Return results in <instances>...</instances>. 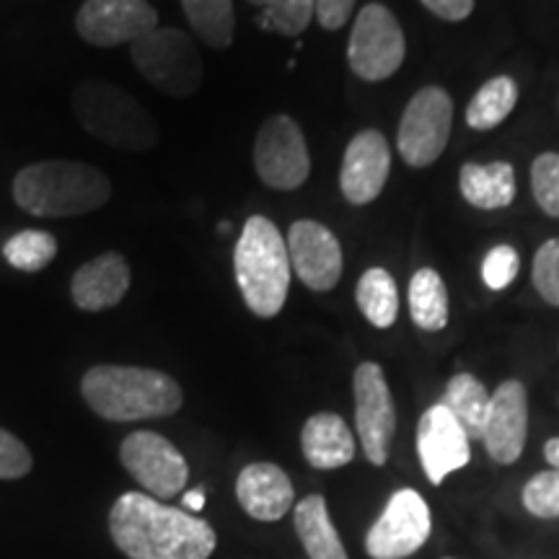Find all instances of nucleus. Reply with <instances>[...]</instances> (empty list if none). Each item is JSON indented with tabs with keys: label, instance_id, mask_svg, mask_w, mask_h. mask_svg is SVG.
I'll return each instance as SVG.
<instances>
[{
	"label": "nucleus",
	"instance_id": "nucleus-1",
	"mask_svg": "<svg viewBox=\"0 0 559 559\" xmlns=\"http://www.w3.org/2000/svg\"><path fill=\"white\" fill-rule=\"evenodd\" d=\"M109 534L130 559H210L218 536L207 521L143 492H124L109 510Z\"/></svg>",
	"mask_w": 559,
	"mask_h": 559
},
{
	"label": "nucleus",
	"instance_id": "nucleus-2",
	"mask_svg": "<svg viewBox=\"0 0 559 559\" xmlns=\"http://www.w3.org/2000/svg\"><path fill=\"white\" fill-rule=\"evenodd\" d=\"M81 394L91 412L109 423L169 417L185 402L169 373L135 366H94L83 376Z\"/></svg>",
	"mask_w": 559,
	"mask_h": 559
},
{
	"label": "nucleus",
	"instance_id": "nucleus-3",
	"mask_svg": "<svg viewBox=\"0 0 559 559\" xmlns=\"http://www.w3.org/2000/svg\"><path fill=\"white\" fill-rule=\"evenodd\" d=\"M111 185L99 169L75 160H39L13 179V200L37 218H75L99 210Z\"/></svg>",
	"mask_w": 559,
	"mask_h": 559
},
{
	"label": "nucleus",
	"instance_id": "nucleus-4",
	"mask_svg": "<svg viewBox=\"0 0 559 559\" xmlns=\"http://www.w3.org/2000/svg\"><path fill=\"white\" fill-rule=\"evenodd\" d=\"M236 283L251 313L272 319L283 311L290 290L288 243L275 223L251 215L234 251Z\"/></svg>",
	"mask_w": 559,
	"mask_h": 559
},
{
	"label": "nucleus",
	"instance_id": "nucleus-5",
	"mask_svg": "<svg viewBox=\"0 0 559 559\" xmlns=\"http://www.w3.org/2000/svg\"><path fill=\"white\" fill-rule=\"evenodd\" d=\"M73 111L88 135L117 151L143 153L158 143V124L148 109L109 81H83L75 86Z\"/></svg>",
	"mask_w": 559,
	"mask_h": 559
},
{
	"label": "nucleus",
	"instance_id": "nucleus-6",
	"mask_svg": "<svg viewBox=\"0 0 559 559\" xmlns=\"http://www.w3.org/2000/svg\"><path fill=\"white\" fill-rule=\"evenodd\" d=\"M138 73L174 99H190L202 86V58L198 41L181 29H153L130 45Z\"/></svg>",
	"mask_w": 559,
	"mask_h": 559
},
{
	"label": "nucleus",
	"instance_id": "nucleus-7",
	"mask_svg": "<svg viewBox=\"0 0 559 559\" xmlns=\"http://www.w3.org/2000/svg\"><path fill=\"white\" fill-rule=\"evenodd\" d=\"M407 39L386 5L368 3L353 24L347 41V62L362 81H386L402 68Z\"/></svg>",
	"mask_w": 559,
	"mask_h": 559
},
{
	"label": "nucleus",
	"instance_id": "nucleus-8",
	"mask_svg": "<svg viewBox=\"0 0 559 559\" xmlns=\"http://www.w3.org/2000/svg\"><path fill=\"white\" fill-rule=\"evenodd\" d=\"M453 128V102L449 91L440 86H425L412 96L404 107L396 148L404 164L425 169L443 156Z\"/></svg>",
	"mask_w": 559,
	"mask_h": 559
},
{
	"label": "nucleus",
	"instance_id": "nucleus-9",
	"mask_svg": "<svg viewBox=\"0 0 559 559\" xmlns=\"http://www.w3.org/2000/svg\"><path fill=\"white\" fill-rule=\"evenodd\" d=\"M254 169L270 190L293 192L311 174V156L304 130L288 115H272L257 132Z\"/></svg>",
	"mask_w": 559,
	"mask_h": 559
},
{
	"label": "nucleus",
	"instance_id": "nucleus-10",
	"mask_svg": "<svg viewBox=\"0 0 559 559\" xmlns=\"http://www.w3.org/2000/svg\"><path fill=\"white\" fill-rule=\"evenodd\" d=\"M120 461L130 477L160 502L185 492L190 479V464L181 451L153 430L130 432L120 445Z\"/></svg>",
	"mask_w": 559,
	"mask_h": 559
},
{
	"label": "nucleus",
	"instance_id": "nucleus-11",
	"mask_svg": "<svg viewBox=\"0 0 559 559\" xmlns=\"http://www.w3.org/2000/svg\"><path fill=\"white\" fill-rule=\"evenodd\" d=\"M353 394L355 428H358L362 453L373 466H383L389 461L391 438L396 430V409L379 362H360L353 376Z\"/></svg>",
	"mask_w": 559,
	"mask_h": 559
},
{
	"label": "nucleus",
	"instance_id": "nucleus-12",
	"mask_svg": "<svg viewBox=\"0 0 559 559\" xmlns=\"http://www.w3.org/2000/svg\"><path fill=\"white\" fill-rule=\"evenodd\" d=\"M430 508L417 489L394 492L366 536V551L373 559H404L430 539Z\"/></svg>",
	"mask_w": 559,
	"mask_h": 559
},
{
	"label": "nucleus",
	"instance_id": "nucleus-13",
	"mask_svg": "<svg viewBox=\"0 0 559 559\" xmlns=\"http://www.w3.org/2000/svg\"><path fill=\"white\" fill-rule=\"evenodd\" d=\"M158 29V11L148 0H86L75 13V32L94 47L132 45Z\"/></svg>",
	"mask_w": 559,
	"mask_h": 559
},
{
	"label": "nucleus",
	"instance_id": "nucleus-14",
	"mask_svg": "<svg viewBox=\"0 0 559 559\" xmlns=\"http://www.w3.org/2000/svg\"><path fill=\"white\" fill-rule=\"evenodd\" d=\"M417 453L430 485H440L449 474L472 461V440L443 404L425 409L417 425Z\"/></svg>",
	"mask_w": 559,
	"mask_h": 559
},
{
	"label": "nucleus",
	"instance_id": "nucleus-15",
	"mask_svg": "<svg viewBox=\"0 0 559 559\" xmlns=\"http://www.w3.org/2000/svg\"><path fill=\"white\" fill-rule=\"evenodd\" d=\"M290 267L306 288L326 293L337 288L342 277V247L337 236L319 221H296L288 230Z\"/></svg>",
	"mask_w": 559,
	"mask_h": 559
},
{
	"label": "nucleus",
	"instance_id": "nucleus-16",
	"mask_svg": "<svg viewBox=\"0 0 559 559\" xmlns=\"http://www.w3.org/2000/svg\"><path fill=\"white\" fill-rule=\"evenodd\" d=\"M528 438V394L521 381H502L489 400L481 443L498 464H515Z\"/></svg>",
	"mask_w": 559,
	"mask_h": 559
},
{
	"label": "nucleus",
	"instance_id": "nucleus-17",
	"mask_svg": "<svg viewBox=\"0 0 559 559\" xmlns=\"http://www.w3.org/2000/svg\"><path fill=\"white\" fill-rule=\"evenodd\" d=\"M391 171L389 140L379 130H362L347 143L340 169V190L353 205H368L386 187Z\"/></svg>",
	"mask_w": 559,
	"mask_h": 559
},
{
	"label": "nucleus",
	"instance_id": "nucleus-18",
	"mask_svg": "<svg viewBox=\"0 0 559 559\" xmlns=\"http://www.w3.org/2000/svg\"><path fill=\"white\" fill-rule=\"evenodd\" d=\"M236 498L251 519L272 523L288 515L296 502V492H293L290 477L277 464L257 461L241 469L236 479Z\"/></svg>",
	"mask_w": 559,
	"mask_h": 559
},
{
	"label": "nucleus",
	"instance_id": "nucleus-19",
	"mask_svg": "<svg viewBox=\"0 0 559 559\" xmlns=\"http://www.w3.org/2000/svg\"><path fill=\"white\" fill-rule=\"evenodd\" d=\"M130 290V267L122 254L107 251L75 270L70 280V296L81 311H107L122 304Z\"/></svg>",
	"mask_w": 559,
	"mask_h": 559
},
{
	"label": "nucleus",
	"instance_id": "nucleus-20",
	"mask_svg": "<svg viewBox=\"0 0 559 559\" xmlns=\"http://www.w3.org/2000/svg\"><path fill=\"white\" fill-rule=\"evenodd\" d=\"M300 449L313 469H342L355 459V438L340 415L319 412L306 419L304 430H300Z\"/></svg>",
	"mask_w": 559,
	"mask_h": 559
},
{
	"label": "nucleus",
	"instance_id": "nucleus-21",
	"mask_svg": "<svg viewBox=\"0 0 559 559\" xmlns=\"http://www.w3.org/2000/svg\"><path fill=\"white\" fill-rule=\"evenodd\" d=\"M459 190L472 207L502 210L515 200V171L508 160L464 164L459 174Z\"/></svg>",
	"mask_w": 559,
	"mask_h": 559
},
{
	"label": "nucleus",
	"instance_id": "nucleus-22",
	"mask_svg": "<svg viewBox=\"0 0 559 559\" xmlns=\"http://www.w3.org/2000/svg\"><path fill=\"white\" fill-rule=\"evenodd\" d=\"M293 523H296L298 539L309 559H349L345 544H342L330 519L324 495H309V498L300 500L293 508Z\"/></svg>",
	"mask_w": 559,
	"mask_h": 559
},
{
	"label": "nucleus",
	"instance_id": "nucleus-23",
	"mask_svg": "<svg viewBox=\"0 0 559 559\" xmlns=\"http://www.w3.org/2000/svg\"><path fill=\"white\" fill-rule=\"evenodd\" d=\"M489 400H492V394H489L485 383H481L477 376L456 373L449 381V386H445L440 404L456 417V423L464 428L469 440H481L489 412Z\"/></svg>",
	"mask_w": 559,
	"mask_h": 559
},
{
	"label": "nucleus",
	"instance_id": "nucleus-24",
	"mask_svg": "<svg viewBox=\"0 0 559 559\" xmlns=\"http://www.w3.org/2000/svg\"><path fill=\"white\" fill-rule=\"evenodd\" d=\"M409 317L425 332H440L449 324V288L432 267L417 270L409 280Z\"/></svg>",
	"mask_w": 559,
	"mask_h": 559
},
{
	"label": "nucleus",
	"instance_id": "nucleus-25",
	"mask_svg": "<svg viewBox=\"0 0 559 559\" xmlns=\"http://www.w3.org/2000/svg\"><path fill=\"white\" fill-rule=\"evenodd\" d=\"M358 309L376 330H389L400 317V290L389 270L370 267L362 272L355 290Z\"/></svg>",
	"mask_w": 559,
	"mask_h": 559
},
{
	"label": "nucleus",
	"instance_id": "nucleus-26",
	"mask_svg": "<svg viewBox=\"0 0 559 559\" xmlns=\"http://www.w3.org/2000/svg\"><path fill=\"white\" fill-rule=\"evenodd\" d=\"M519 104V83L510 75H495L472 96L466 107V124L472 130H495L510 117Z\"/></svg>",
	"mask_w": 559,
	"mask_h": 559
},
{
	"label": "nucleus",
	"instance_id": "nucleus-27",
	"mask_svg": "<svg viewBox=\"0 0 559 559\" xmlns=\"http://www.w3.org/2000/svg\"><path fill=\"white\" fill-rule=\"evenodd\" d=\"M192 32L213 50H226L234 41V0H181Z\"/></svg>",
	"mask_w": 559,
	"mask_h": 559
},
{
	"label": "nucleus",
	"instance_id": "nucleus-28",
	"mask_svg": "<svg viewBox=\"0 0 559 559\" xmlns=\"http://www.w3.org/2000/svg\"><path fill=\"white\" fill-rule=\"evenodd\" d=\"M5 262L21 272H41L58 257V239L47 230L26 228L11 236L3 247Z\"/></svg>",
	"mask_w": 559,
	"mask_h": 559
},
{
	"label": "nucleus",
	"instance_id": "nucleus-29",
	"mask_svg": "<svg viewBox=\"0 0 559 559\" xmlns=\"http://www.w3.org/2000/svg\"><path fill=\"white\" fill-rule=\"evenodd\" d=\"M313 16H317V0H272L260 24L283 37H298L309 29Z\"/></svg>",
	"mask_w": 559,
	"mask_h": 559
},
{
	"label": "nucleus",
	"instance_id": "nucleus-30",
	"mask_svg": "<svg viewBox=\"0 0 559 559\" xmlns=\"http://www.w3.org/2000/svg\"><path fill=\"white\" fill-rule=\"evenodd\" d=\"M531 192L549 218H559V153H542L534 158Z\"/></svg>",
	"mask_w": 559,
	"mask_h": 559
},
{
	"label": "nucleus",
	"instance_id": "nucleus-31",
	"mask_svg": "<svg viewBox=\"0 0 559 559\" xmlns=\"http://www.w3.org/2000/svg\"><path fill=\"white\" fill-rule=\"evenodd\" d=\"M523 508L536 519H559V469L539 472L526 481Z\"/></svg>",
	"mask_w": 559,
	"mask_h": 559
},
{
	"label": "nucleus",
	"instance_id": "nucleus-32",
	"mask_svg": "<svg viewBox=\"0 0 559 559\" xmlns=\"http://www.w3.org/2000/svg\"><path fill=\"white\" fill-rule=\"evenodd\" d=\"M531 280L539 296L559 309V239L544 241L534 257Z\"/></svg>",
	"mask_w": 559,
	"mask_h": 559
},
{
	"label": "nucleus",
	"instance_id": "nucleus-33",
	"mask_svg": "<svg viewBox=\"0 0 559 559\" xmlns=\"http://www.w3.org/2000/svg\"><path fill=\"white\" fill-rule=\"evenodd\" d=\"M521 270V257L510 243H498L481 262V280L489 290H506Z\"/></svg>",
	"mask_w": 559,
	"mask_h": 559
},
{
	"label": "nucleus",
	"instance_id": "nucleus-34",
	"mask_svg": "<svg viewBox=\"0 0 559 559\" xmlns=\"http://www.w3.org/2000/svg\"><path fill=\"white\" fill-rule=\"evenodd\" d=\"M34 459L13 432L0 428V479H21L32 472Z\"/></svg>",
	"mask_w": 559,
	"mask_h": 559
},
{
	"label": "nucleus",
	"instance_id": "nucleus-35",
	"mask_svg": "<svg viewBox=\"0 0 559 559\" xmlns=\"http://www.w3.org/2000/svg\"><path fill=\"white\" fill-rule=\"evenodd\" d=\"M355 0H317V21L321 29L337 32L349 21Z\"/></svg>",
	"mask_w": 559,
	"mask_h": 559
},
{
	"label": "nucleus",
	"instance_id": "nucleus-36",
	"mask_svg": "<svg viewBox=\"0 0 559 559\" xmlns=\"http://www.w3.org/2000/svg\"><path fill=\"white\" fill-rule=\"evenodd\" d=\"M423 5L443 21H464L474 11V0H423Z\"/></svg>",
	"mask_w": 559,
	"mask_h": 559
},
{
	"label": "nucleus",
	"instance_id": "nucleus-37",
	"mask_svg": "<svg viewBox=\"0 0 559 559\" xmlns=\"http://www.w3.org/2000/svg\"><path fill=\"white\" fill-rule=\"evenodd\" d=\"M181 498H185V508L192 510V513H200V510L205 508V489L202 487L190 489V492H185Z\"/></svg>",
	"mask_w": 559,
	"mask_h": 559
},
{
	"label": "nucleus",
	"instance_id": "nucleus-38",
	"mask_svg": "<svg viewBox=\"0 0 559 559\" xmlns=\"http://www.w3.org/2000/svg\"><path fill=\"white\" fill-rule=\"evenodd\" d=\"M544 459L549 461L551 469H559V438L547 440V445H544Z\"/></svg>",
	"mask_w": 559,
	"mask_h": 559
},
{
	"label": "nucleus",
	"instance_id": "nucleus-39",
	"mask_svg": "<svg viewBox=\"0 0 559 559\" xmlns=\"http://www.w3.org/2000/svg\"><path fill=\"white\" fill-rule=\"evenodd\" d=\"M249 3H254V5H264V9H267V5L272 3V0H249Z\"/></svg>",
	"mask_w": 559,
	"mask_h": 559
},
{
	"label": "nucleus",
	"instance_id": "nucleus-40",
	"mask_svg": "<svg viewBox=\"0 0 559 559\" xmlns=\"http://www.w3.org/2000/svg\"><path fill=\"white\" fill-rule=\"evenodd\" d=\"M445 559H451V557H445Z\"/></svg>",
	"mask_w": 559,
	"mask_h": 559
}]
</instances>
